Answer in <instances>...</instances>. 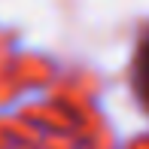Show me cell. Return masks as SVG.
I'll use <instances>...</instances> for the list:
<instances>
[{
    "instance_id": "1",
    "label": "cell",
    "mask_w": 149,
    "mask_h": 149,
    "mask_svg": "<svg viewBox=\"0 0 149 149\" xmlns=\"http://www.w3.org/2000/svg\"><path fill=\"white\" fill-rule=\"evenodd\" d=\"M137 70H140V91H143V97H146V104H149V40H146L143 52H140Z\"/></svg>"
}]
</instances>
